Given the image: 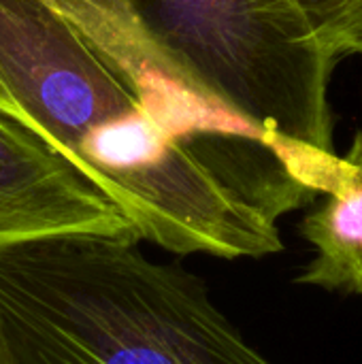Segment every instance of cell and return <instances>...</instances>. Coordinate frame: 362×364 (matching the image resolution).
Listing matches in <instances>:
<instances>
[{
    "label": "cell",
    "mask_w": 362,
    "mask_h": 364,
    "mask_svg": "<svg viewBox=\"0 0 362 364\" xmlns=\"http://www.w3.org/2000/svg\"><path fill=\"white\" fill-rule=\"evenodd\" d=\"M324 194L299 228L314 258L297 282L362 296V132L337 160Z\"/></svg>",
    "instance_id": "obj_5"
},
{
    "label": "cell",
    "mask_w": 362,
    "mask_h": 364,
    "mask_svg": "<svg viewBox=\"0 0 362 364\" xmlns=\"http://www.w3.org/2000/svg\"><path fill=\"white\" fill-rule=\"evenodd\" d=\"M0 113L62 154L139 239L179 256L277 254V220L318 196L122 0H0Z\"/></svg>",
    "instance_id": "obj_1"
},
{
    "label": "cell",
    "mask_w": 362,
    "mask_h": 364,
    "mask_svg": "<svg viewBox=\"0 0 362 364\" xmlns=\"http://www.w3.org/2000/svg\"><path fill=\"white\" fill-rule=\"evenodd\" d=\"M0 364H13L11 363V356H9V350H6V346H4L2 335H0Z\"/></svg>",
    "instance_id": "obj_7"
},
{
    "label": "cell",
    "mask_w": 362,
    "mask_h": 364,
    "mask_svg": "<svg viewBox=\"0 0 362 364\" xmlns=\"http://www.w3.org/2000/svg\"><path fill=\"white\" fill-rule=\"evenodd\" d=\"M151 45L250 122L320 194L333 166V64L286 0H122Z\"/></svg>",
    "instance_id": "obj_3"
},
{
    "label": "cell",
    "mask_w": 362,
    "mask_h": 364,
    "mask_svg": "<svg viewBox=\"0 0 362 364\" xmlns=\"http://www.w3.org/2000/svg\"><path fill=\"white\" fill-rule=\"evenodd\" d=\"M299 26L333 66L362 55V0H286Z\"/></svg>",
    "instance_id": "obj_6"
},
{
    "label": "cell",
    "mask_w": 362,
    "mask_h": 364,
    "mask_svg": "<svg viewBox=\"0 0 362 364\" xmlns=\"http://www.w3.org/2000/svg\"><path fill=\"white\" fill-rule=\"evenodd\" d=\"M132 237L0 250V335L13 364H273L205 284Z\"/></svg>",
    "instance_id": "obj_2"
},
{
    "label": "cell",
    "mask_w": 362,
    "mask_h": 364,
    "mask_svg": "<svg viewBox=\"0 0 362 364\" xmlns=\"http://www.w3.org/2000/svg\"><path fill=\"white\" fill-rule=\"evenodd\" d=\"M79 235L139 239L126 215L62 154L0 113V250Z\"/></svg>",
    "instance_id": "obj_4"
}]
</instances>
